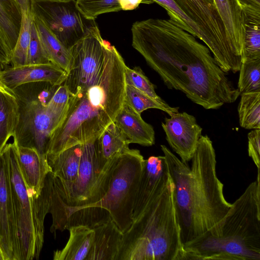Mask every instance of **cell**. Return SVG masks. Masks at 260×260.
<instances>
[{
	"instance_id": "cell-1",
	"label": "cell",
	"mask_w": 260,
	"mask_h": 260,
	"mask_svg": "<svg viewBox=\"0 0 260 260\" xmlns=\"http://www.w3.org/2000/svg\"><path fill=\"white\" fill-rule=\"evenodd\" d=\"M70 50L63 83L70 98L63 117L50 134L47 157L97 138L124 104L126 66L115 47L103 39L94 20Z\"/></svg>"
},
{
	"instance_id": "cell-2",
	"label": "cell",
	"mask_w": 260,
	"mask_h": 260,
	"mask_svg": "<svg viewBox=\"0 0 260 260\" xmlns=\"http://www.w3.org/2000/svg\"><path fill=\"white\" fill-rule=\"evenodd\" d=\"M132 46L160 77L203 108L218 109L240 93L217 65L209 48L175 20L149 18L131 27Z\"/></svg>"
},
{
	"instance_id": "cell-3",
	"label": "cell",
	"mask_w": 260,
	"mask_h": 260,
	"mask_svg": "<svg viewBox=\"0 0 260 260\" xmlns=\"http://www.w3.org/2000/svg\"><path fill=\"white\" fill-rule=\"evenodd\" d=\"M174 186L164 156H151L117 260H184Z\"/></svg>"
},
{
	"instance_id": "cell-4",
	"label": "cell",
	"mask_w": 260,
	"mask_h": 260,
	"mask_svg": "<svg viewBox=\"0 0 260 260\" xmlns=\"http://www.w3.org/2000/svg\"><path fill=\"white\" fill-rule=\"evenodd\" d=\"M174 186L176 212L183 246L208 237H218L232 204L225 199L217 176L212 141L201 135L191 158L182 161L160 146Z\"/></svg>"
},
{
	"instance_id": "cell-5",
	"label": "cell",
	"mask_w": 260,
	"mask_h": 260,
	"mask_svg": "<svg viewBox=\"0 0 260 260\" xmlns=\"http://www.w3.org/2000/svg\"><path fill=\"white\" fill-rule=\"evenodd\" d=\"M260 173L233 203L218 237L183 246L184 260H260Z\"/></svg>"
},
{
	"instance_id": "cell-6",
	"label": "cell",
	"mask_w": 260,
	"mask_h": 260,
	"mask_svg": "<svg viewBox=\"0 0 260 260\" xmlns=\"http://www.w3.org/2000/svg\"><path fill=\"white\" fill-rule=\"evenodd\" d=\"M17 147L15 133L3 148L8 164L21 260L38 259L44 243V219L49 211V184L46 177L40 196L27 186L19 164Z\"/></svg>"
},
{
	"instance_id": "cell-7",
	"label": "cell",
	"mask_w": 260,
	"mask_h": 260,
	"mask_svg": "<svg viewBox=\"0 0 260 260\" xmlns=\"http://www.w3.org/2000/svg\"><path fill=\"white\" fill-rule=\"evenodd\" d=\"M145 165L138 149H128L117 155L105 196L92 208L101 221L111 216L123 234L133 222L135 202Z\"/></svg>"
},
{
	"instance_id": "cell-8",
	"label": "cell",
	"mask_w": 260,
	"mask_h": 260,
	"mask_svg": "<svg viewBox=\"0 0 260 260\" xmlns=\"http://www.w3.org/2000/svg\"><path fill=\"white\" fill-rule=\"evenodd\" d=\"M165 5L170 18L203 42L216 61L234 53L235 46L214 0H166Z\"/></svg>"
},
{
	"instance_id": "cell-9",
	"label": "cell",
	"mask_w": 260,
	"mask_h": 260,
	"mask_svg": "<svg viewBox=\"0 0 260 260\" xmlns=\"http://www.w3.org/2000/svg\"><path fill=\"white\" fill-rule=\"evenodd\" d=\"M30 1L31 8L69 50L84 34L87 26L74 1L67 3Z\"/></svg>"
},
{
	"instance_id": "cell-10",
	"label": "cell",
	"mask_w": 260,
	"mask_h": 260,
	"mask_svg": "<svg viewBox=\"0 0 260 260\" xmlns=\"http://www.w3.org/2000/svg\"><path fill=\"white\" fill-rule=\"evenodd\" d=\"M55 125L46 105L39 100L26 102L22 106L20 104V119L16 131L18 145L35 148L41 154L47 156L50 134Z\"/></svg>"
},
{
	"instance_id": "cell-11",
	"label": "cell",
	"mask_w": 260,
	"mask_h": 260,
	"mask_svg": "<svg viewBox=\"0 0 260 260\" xmlns=\"http://www.w3.org/2000/svg\"><path fill=\"white\" fill-rule=\"evenodd\" d=\"M0 244L6 260H21L8 160L0 151Z\"/></svg>"
},
{
	"instance_id": "cell-12",
	"label": "cell",
	"mask_w": 260,
	"mask_h": 260,
	"mask_svg": "<svg viewBox=\"0 0 260 260\" xmlns=\"http://www.w3.org/2000/svg\"><path fill=\"white\" fill-rule=\"evenodd\" d=\"M170 116L161 123L166 140L180 159L188 162L197 148L203 129L196 117L185 112H177Z\"/></svg>"
},
{
	"instance_id": "cell-13",
	"label": "cell",
	"mask_w": 260,
	"mask_h": 260,
	"mask_svg": "<svg viewBox=\"0 0 260 260\" xmlns=\"http://www.w3.org/2000/svg\"><path fill=\"white\" fill-rule=\"evenodd\" d=\"M67 75V72L51 62L12 66L0 70L2 81L13 90L22 85L38 82L58 86L63 84Z\"/></svg>"
},
{
	"instance_id": "cell-14",
	"label": "cell",
	"mask_w": 260,
	"mask_h": 260,
	"mask_svg": "<svg viewBox=\"0 0 260 260\" xmlns=\"http://www.w3.org/2000/svg\"><path fill=\"white\" fill-rule=\"evenodd\" d=\"M92 228L94 238L86 260H117L123 233L111 217Z\"/></svg>"
},
{
	"instance_id": "cell-15",
	"label": "cell",
	"mask_w": 260,
	"mask_h": 260,
	"mask_svg": "<svg viewBox=\"0 0 260 260\" xmlns=\"http://www.w3.org/2000/svg\"><path fill=\"white\" fill-rule=\"evenodd\" d=\"M129 144L151 146L155 143V132L141 114L124 104L113 122Z\"/></svg>"
},
{
	"instance_id": "cell-16",
	"label": "cell",
	"mask_w": 260,
	"mask_h": 260,
	"mask_svg": "<svg viewBox=\"0 0 260 260\" xmlns=\"http://www.w3.org/2000/svg\"><path fill=\"white\" fill-rule=\"evenodd\" d=\"M19 164L28 186L40 196L47 174L51 172L46 155L41 154L35 148L18 145Z\"/></svg>"
},
{
	"instance_id": "cell-17",
	"label": "cell",
	"mask_w": 260,
	"mask_h": 260,
	"mask_svg": "<svg viewBox=\"0 0 260 260\" xmlns=\"http://www.w3.org/2000/svg\"><path fill=\"white\" fill-rule=\"evenodd\" d=\"M31 12L39 39L48 59L68 73L72 59L70 50L60 42L42 17L32 8Z\"/></svg>"
},
{
	"instance_id": "cell-18",
	"label": "cell",
	"mask_w": 260,
	"mask_h": 260,
	"mask_svg": "<svg viewBox=\"0 0 260 260\" xmlns=\"http://www.w3.org/2000/svg\"><path fill=\"white\" fill-rule=\"evenodd\" d=\"M70 237L66 246L53 253L54 260H86L91 247L94 230L87 225L72 226L69 230Z\"/></svg>"
},
{
	"instance_id": "cell-19",
	"label": "cell",
	"mask_w": 260,
	"mask_h": 260,
	"mask_svg": "<svg viewBox=\"0 0 260 260\" xmlns=\"http://www.w3.org/2000/svg\"><path fill=\"white\" fill-rule=\"evenodd\" d=\"M214 1L228 34L243 57L245 15L241 7L237 0Z\"/></svg>"
},
{
	"instance_id": "cell-20",
	"label": "cell",
	"mask_w": 260,
	"mask_h": 260,
	"mask_svg": "<svg viewBox=\"0 0 260 260\" xmlns=\"http://www.w3.org/2000/svg\"><path fill=\"white\" fill-rule=\"evenodd\" d=\"M81 144L74 145L54 156L47 157L51 173L60 181L69 183L76 179L80 162Z\"/></svg>"
},
{
	"instance_id": "cell-21",
	"label": "cell",
	"mask_w": 260,
	"mask_h": 260,
	"mask_svg": "<svg viewBox=\"0 0 260 260\" xmlns=\"http://www.w3.org/2000/svg\"><path fill=\"white\" fill-rule=\"evenodd\" d=\"M20 119V104L16 93L0 91V151L16 133Z\"/></svg>"
},
{
	"instance_id": "cell-22",
	"label": "cell",
	"mask_w": 260,
	"mask_h": 260,
	"mask_svg": "<svg viewBox=\"0 0 260 260\" xmlns=\"http://www.w3.org/2000/svg\"><path fill=\"white\" fill-rule=\"evenodd\" d=\"M21 19L19 0H0V33L12 51L19 32Z\"/></svg>"
},
{
	"instance_id": "cell-23",
	"label": "cell",
	"mask_w": 260,
	"mask_h": 260,
	"mask_svg": "<svg viewBox=\"0 0 260 260\" xmlns=\"http://www.w3.org/2000/svg\"><path fill=\"white\" fill-rule=\"evenodd\" d=\"M21 24L16 44L13 49L11 63L12 66L28 64V49L30 40L32 12L30 0H19Z\"/></svg>"
},
{
	"instance_id": "cell-24",
	"label": "cell",
	"mask_w": 260,
	"mask_h": 260,
	"mask_svg": "<svg viewBox=\"0 0 260 260\" xmlns=\"http://www.w3.org/2000/svg\"><path fill=\"white\" fill-rule=\"evenodd\" d=\"M96 142L99 154L104 165L129 149V144L113 122L104 130Z\"/></svg>"
},
{
	"instance_id": "cell-25",
	"label": "cell",
	"mask_w": 260,
	"mask_h": 260,
	"mask_svg": "<svg viewBox=\"0 0 260 260\" xmlns=\"http://www.w3.org/2000/svg\"><path fill=\"white\" fill-rule=\"evenodd\" d=\"M124 103L140 114L148 109H157L170 116L179 109V107L170 106L163 100L154 99L127 84L125 85Z\"/></svg>"
},
{
	"instance_id": "cell-26",
	"label": "cell",
	"mask_w": 260,
	"mask_h": 260,
	"mask_svg": "<svg viewBox=\"0 0 260 260\" xmlns=\"http://www.w3.org/2000/svg\"><path fill=\"white\" fill-rule=\"evenodd\" d=\"M238 107L239 124L247 129H260V91L240 94Z\"/></svg>"
},
{
	"instance_id": "cell-27",
	"label": "cell",
	"mask_w": 260,
	"mask_h": 260,
	"mask_svg": "<svg viewBox=\"0 0 260 260\" xmlns=\"http://www.w3.org/2000/svg\"><path fill=\"white\" fill-rule=\"evenodd\" d=\"M244 13L245 39L243 61L260 59V13Z\"/></svg>"
},
{
	"instance_id": "cell-28",
	"label": "cell",
	"mask_w": 260,
	"mask_h": 260,
	"mask_svg": "<svg viewBox=\"0 0 260 260\" xmlns=\"http://www.w3.org/2000/svg\"><path fill=\"white\" fill-rule=\"evenodd\" d=\"M74 4L83 18L89 21L103 14L122 10L119 0H75Z\"/></svg>"
},
{
	"instance_id": "cell-29",
	"label": "cell",
	"mask_w": 260,
	"mask_h": 260,
	"mask_svg": "<svg viewBox=\"0 0 260 260\" xmlns=\"http://www.w3.org/2000/svg\"><path fill=\"white\" fill-rule=\"evenodd\" d=\"M239 72L237 88L240 94L260 91V59L243 61Z\"/></svg>"
},
{
	"instance_id": "cell-30",
	"label": "cell",
	"mask_w": 260,
	"mask_h": 260,
	"mask_svg": "<svg viewBox=\"0 0 260 260\" xmlns=\"http://www.w3.org/2000/svg\"><path fill=\"white\" fill-rule=\"evenodd\" d=\"M126 84L129 85L150 97L159 101L162 99L155 92V86L139 67L130 69L126 66L125 72Z\"/></svg>"
},
{
	"instance_id": "cell-31",
	"label": "cell",
	"mask_w": 260,
	"mask_h": 260,
	"mask_svg": "<svg viewBox=\"0 0 260 260\" xmlns=\"http://www.w3.org/2000/svg\"><path fill=\"white\" fill-rule=\"evenodd\" d=\"M69 98L70 94L67 88L62 84L58 86L46 105L47 110L55 120V127L64 115Z\"/></svg>"
},
{
	"instance_id": "cell-32",
	"label": "cell",
	"mask_w": 260,
	"mask_h": 260,
	"mask_svg": "<svg viewBox=\"0 0 260 260\" xmlns=\"http://www.w3.org/2000/svg\"><path fill=\"white\" fill-rule=\"evenodd\" d=\"M48 63H50V61L43 48L32 18L30 40L28 49V64Z\"/></svg>"
},
{
	"instance_id": "cell-33",
	"label": "cell",
	"mask_w": 260,
	"mask_h": 260,
	"mask_svg": "<svg viewBox=\"0 0 260 260\" xmlns=\"http://www.w3.org/2000/svg\"><path fill=\"white\" fill-rule=\"evenodd\" d=\"M248 152L254 164L260 171V129H252L247 135Z\"/></svg>"
},
{
	"instance_id": "cell-34",
	"label": "cell",
	"mask_w": 260,
	"mask_h": 260,
	"mask_svg": "<svg viewBox=\"0 0 260 260\" xmlns=\"http://www.w3.org/2000/svg\"><path fill=\"white\" fill-rule=\"evenodd\" d=\"M12 51L6 44L0 33V65H8L11 62Z\"/></svg>"
},
{
	"instance_id": "cell-35",
	"label": "cell",
	"mask_w": 260,
	"mask_h": 260,
	"mask_svg": "<svg viewBox=\"0 0 260 260\" xmlns=\"http://www.w3.org/2000/svg\"><path fill=\"white\" fill-rule=\"evenodd\" d=\"M243 11L260 12V0H237Z\"/></svg>"
},
{
	"instance_id": "cell-36",
	"label": "cell",
	"mask_w": 260,
	"mask_h": 260,
	"mask_svg": "<svg viewBox=\"0 0 260 260\" xmlns=\"http://www.w3.org/2000/svg\"><path fill=\"white\" fill-rule=\"evenodd\" d=\"M122 10H133L136 9L140 4H145V0H119Z\"/></svg>"
},
{
	"instance_id": "cell-37",
	"label": "cell",
	"mask_w": 260,
	"mask_h": 260,
	"mask_svg": "<svg viewBox=\"0 0 260 260\" xmlns=\"http://www.w3.org/2000/svg\"><path fill=\"white\" fill-rule=\"evenodd\" d=\"M1 70V69H0ZM0 91L9 93H15V91L13 90H12L7 87L2 81L1 78H0Z\"/></svg>"
},
{
	"instance_id": "cell-38",
	"label": "cell",
	"mask_w": 260,
	"mask_h": 260,
	"mask_svg": "<svg viewBox=\"0 0 260 260\" xmlns=\"http://www.w3.org/2000/svg\"><path fill=\"white\" fill-rule=\"evenodd\" d=\"M37 2H45L51 3H67L74 1L75 0H33Z\"/></svg>"
},
{
	"instance_id": "cell-39",
	"label": "cell",
	"mask_w": 260,
	"mask_h": 260,
	"mask_svg": "<svg viewBox=\"0 0 260 260\" xmlns=\"http://www.w3.org/2000/svg\"><path fill=\"white\" fill-rule=\"evenodd\" d=\"M0 260H6L5 255L4 253L2 246L0 244Z\"/></svg>"
}]
</instances>
